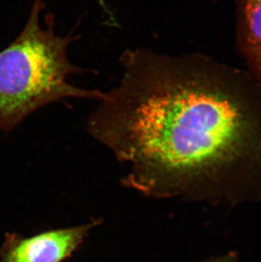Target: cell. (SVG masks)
I'll return each mask as SVG.
<instances>
[{"mask_svg":"<svg viewBox=\"0 0 261 262\" xmlns=\"http://www.w3.org/2000/svg\"><path fill=\"white\" fill-rule=\"evenodd\" d=\"M207 262H238V260H237L236 256H235L232 253H230L228 255H224L222 257L215 258V259H213V260H209Z\"/></svg>","mask_w":261,"mask_h":262,"instance_id":"5b68a950","label":"cell"},{"mask_svg":"<svg viewBox=\"0 0 261 262\" xmlns=\"http://www.w3.org/2000/svg\"><path fill=\"white\" fill-rule=\"evenodd\" d=\"M97 224L49 231L28 237L9 233L0 250V262L64 261Z\"/></svg>","mask_w":261,"mask_h":262,"instance_id":"3957f363","label":"cell"},{"mask_svg":"<svg viewBox=\"0 0 261 262\" xmlns=\"http://www.w3.org/2000/svg\"><path fill=\"white\" fill-rule=\"evenodd\" d=\"M120 61L121 83L86 128L128 165L124 183L162 198L261 201V128L241 100L183 59L138 49Z\"/></svg>","mask_w":261,"mask_h":262,"instance_id":"6da1fadb","label":"cell"},{"mask_svg":"<svg viewBox=\"0 0 261 262\" xmlns=\"http://www.w3.org/2000/svg\"><path fill=\"white\" fill-rule=\"evenodd\" d=\"M247 53L261 75V0H241Z\"/></svg>","mask_w":261,"mask_h":262,"instance_id":"277c9868","label":"cell"},{"mask_svg":"<svg viewBox=\"0 0 261 262\" xmlns=\"http://www.w3.org/2000/svg\"><path fill=\"white\" fill-rule=\"evenodd\" d=\"M42 0H35L19 37L0 52V129L9 132L32 112L66 98L103 99L104 93L75 87L68 82L83 70L67 56L72 32L64 37L54 32V17L47 15L40 25Z\"/></svg>","mask_w":261,"mask_h":262,"instance_id":"7a4b0ae2","label":"cell"}]
</instances>
